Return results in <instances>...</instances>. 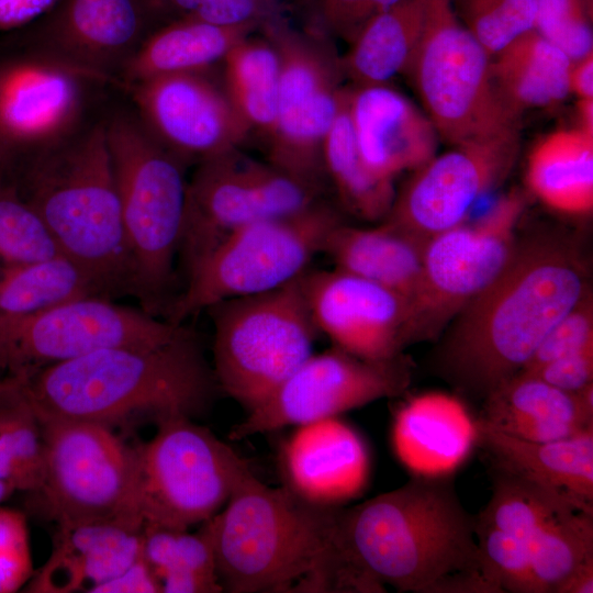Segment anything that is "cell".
Wrapping results in <instances>:
<instances>
[{"label":"cell","instance_id":"cell-1","mask_svg":"<svg viewBox=\"0 0 593 593\" xmlns=\"http://www.w3.org/2000/svg\"><path fill=\"white\" fill-rule=\"evenodd\" d=\"M580 248L569 237L518 242L496 279L449 324L436 351L443 378L473 398L518 373L550 328L590 292Z\"/></svg>","mask_w":593,"mask_h":593},{"label":"cell","instance_id":"cell-2","mask_svg":"<svg viewBox=\"0 0 593 593\" xmlns=\"http://www.w3.org/2000/svg\"><path fill=\"white\" fill-rule=\"evenodd\" d=\"M336 534L349 562L378 592L390 585L402 593H500L454 475H413L395 490L340 506Z\"/></svg>","mask_w":593,"mask_h":593},{"label":"cell","instance_id":"cell-3","mask_svg":"<svg viewBox=\"0 0 593 593\" xmlns=\"http://www.w3.org/2000/svg\"><path fill=\"white\" fill-rule=\"evenodd\" d=\"M15 379L40 419L110 427L141 416L194 419L220 391L188 327L163 343L108 347Z\"/></svg>","mask_w":593,"mask_h":593},{"label":"cell","instance_id":"cell-4","mask_svg":"<svg viewBox=\"0 0 593 593\" xmlns=\"http://www.w3.org/2000/svg\"><path fill=\"white\" fill-rule=\"evenodd\" d=\"M339 507L268 486L248 470L210 518L223 592H362L337 540Z\"/></svg>","mask_w":593,"mask_h":593},{"label":"cell","instance_id":"cell-5","mask_svg":"<svg viewBox=\"0 0 593 593\" xmlns=\"http://www.w3.org/2000/svg\"><path fill=\"white\" fill-rule=\"evenodd\" d=\"M2 168L43 220L61 255L102 296L133 293V264L105 122Z\"/></svg>","mask_w":593,"mask_h":593},{"label":"cell","instance_id":"cell-6","mask_svg":"<svg viewBox=\"0 0 593 593\" xmlns=\"http://www.w3.org/2000/svg\"><path fill=\"white\" fill-rule=\"evenodd\" d=\"M105 127L134 270L132 295L147 313L165 315L176 296L187 164L165 148L138 116L118 113Z\"/></svg>","mask_w":593,"mask_h":593},{"label":"cell","instance_id":"cell-7","mask_svg":"<svg viewBox=\"0 0 593 593\" xmlns=\"http://www.w3.org/2000/svg\"><path fill=\"white\" fill-rule=\"evenodd\" d=\"M342 223L340 211L324 199L300 212L238 228L188 273L165 320L182 324L221 301L268 292L296 280Z\"/></svg>","mask_w":593,"mask_h":593},{"label":"cell","instance_id":"cell-8","mask_svg":"<svg viewBox=\"0 0 593 593\" xmlns=\"http://www.w3.org/2000/svg\"><path fill=\"white\" fill-rule=\"evenodd\" d=\"M302 276L275 290L206 309L214 328L212 368L219 389L248 412L313 354L320 332Z\"/></svg>","mask_w":593,"mask_h":593},{"label":"cell","instance_id":"cell-9","mask_svg":"<svg viewBox=\"0 0 593 593\" xmlns=\"http://www.w3.org/2000/svg\"><path fill=\"white\" fill-rule=\"evenodd\" d=\"M491 56L450 0H428L424 31L405 71L439 139L452 146L519 134V116L491 77Z\"/></svg>","mask_w":593,"mask_h":593},{"label":"cell","instance_id":"cell-10","mask_svg":"<svg viewBox=\"0 0 593 593\" xmlns=\"http://www.w3.org/2000/svg\"><path fill=\"white\" fill-rule=\"evenodd\" d=\"M135 446L136 510L144 523L190 528L216 515L250 470L235 450L193 418L174 416Z\"/></svg>","mask_w":593,"mask_h":593},{"label":"cell","instance_id":"cell-11","mask_svg":"<svg viewBox=\"0 0 593 593\" xmlns=\"http://www.w3.org/2000/svg\"><path fill=\"white\" fill-rule=\"evenodd\" d=\"M325 191L240 147L200 161L187 184L178 250L186 277L233 232L307 209L324 200Z\"/></svg>","mask_w":593,"mask_h":593},{"label":"cell","instance_id":"cell-12","mask_svg":"<svg viewBox=\"0 0 593 593\" xmlns=\"http://www.w3.org/2000/svg\"><path fill=\"white\" fill-rule=\"evenodd\" d=\"M258 32L275 45L281 61L277 115L265 141L268 161L326 187L323 145L345 81L335 41L293 27L283 15L265 22Z\"/></svg>","mask_w":593,"mask_h":593},{"label":"cell","instance_id":"cell-13","mask_svg":"<svg viewBox=\"0 0 593 593\" xmlns=\"http://www.w3.org/2000/svg\"><path fill=\"white\" fill-rule=\"evenodd\" d=\"M525 204L522 192L511 191L474 224L462 223L427 240L407 302L403 347L436 339L496 279L514 254Z\"/></svg>","mask_w":593,"mask_h":593},{"label":"cell","instance_id":"cell-14","mask_svg":"<svg viewBox=\"0 0 593 593\" xmlns=\"http://www.w3.org/2000/svg\"><path fill=\"white\" fill-rule=\"evenodd\" d=\"M40 421L44 471L32 495L56 524L116 518L143 523L135 500V446L107 425Z\"/></svg>","mask_w":593,"mask_h":593},{"label":"cell","instance_id":"cell-15","mask_svg":"<svg viewBox=\"0 0 593 593\" xmlns=\"http://www.w3.org/2000/svg\"><path fill=\"white\" fill-rule=\"evenodd\" d=\"M184 327L103 296L65 301L0 322V374L26 378L99 349L163 343Z\"/></svg>","mask_w":593,"mask_h":593},{"label":"cell","instance_id":"cell-16","mask_svg":"<svg viewBox=\"0 0 593 593\" xmlns=\"http://www.w3.org/2000/svg\"><path fill=\"white\" fill-rule=\"evenodd\" d=\"M412 363L402 354L384 361L356 357L337 347L312 354L259 406L234 425L228 437L240 440L338 416L373 401L402 394Z\"/></svg>","mask_w":593,"mask_h":593},{"label":"cell","instance_id":"cell-17","mask_svg":"<svg viewBox=\"0 0 593 593\" xmlns=\"http://www.w3.org/2000/svg\"><path fill=\"white\" fill-rule=\"evenodd\" d=\"M163 23L150 0H57L31 23L23 47L101 81L121 75Z\"/></svg>","mask_w":593,"mask_h":593},{"label":"cell","instance_id":"cell-18","mask_svg":"<svg viewBox=\"0 0 593 593\" xmlns=\"http://www.w3.org/2000/svg\"><path fill=\"white\" fill-rule=\"evenodd\" d=\"M518 152L519 134L435 155L395 193L384 221L425 239L465 223L474 202L507 178Z\"/></svg>","mask_w":593,"mask_h":593},{"label":"cell","instance_id":"cell-19","mask_svg":"<svg viewBox=\"0 0 593 593\" xmlns=\"http://www.w3.org/2000/svg\"><path fill=\"white\" fill-rule=\"evenodd\" d=\"M209 71L159 76L131 86L138 119L187 165L240 147L253 131Z\"/></svg>","mask_w":593,"mask_h":593},{"label":"cell","instance_id":"cell-20","mask_svg":"<svg viewBox=\"0 0 593 593\" xmlns=\"http://www.w3.org/2000/svg\"><path fill=\"white\" fill-rule=\"evenodd\" d=\"M92 80L26 47L2 56L0 136L8 160L48 148L79 131L86 83Z\"/></svg>","mask_w":593,"mask_h":593},{"label":"cell","instance_id":"cell-21","mask_svg":"<svg viewBox=\"0 0 593 593\" xmlns=\"http://www.w3.org/2000/svg\"><path fill=\"white\" fill-rule=\"evenodd\" d=\"M302 283L313 321L334 347L371 361L402 354L404 298L337 267L307 270Z\"/></svg>","mask_w":593,"mask_h":593},{"label":"cell","instance_id":"cell-22","mask_svg":"<svg viewBox=\"0 0 593 593\" xmlns=\"http://www.w3.org/2000/svg\"><path fill=\"white\" fill-rule=\"evenodd\" d=\"M280 469L283 485L303 500L343 506L365 490L370 458L360 435L334 416L296 426L281 449Z\"/></svg>","mask_w":593,"mask_h":593},{"label":"cell","instance_id":"cell-23","mask_svg":"<svg viewBox=\"0 0 593 593\" xmlns=\"http://www.w3.org/2000/svg\"><path fill=\"white\" fill-rule=\"evenodd\" d=\"M346 96L359 154L374 176L393 181L436 155L439 137L433 123L389 83L346 85Z\"/></svg>","mask_w":593,"mask_h":593},{"label":"cell","instance_id":"cell-24","mask_svg":"<svg viewBox=\"0 0 593 593\" xmlns=\"http://www.w3.org/2000/svg\"><path fill=\"white\" fill-rule=\"evenodd\" d=\"M144 524L127 518L57 524L47 561L25 592H91L142 556Z\"/></svg>","mask_w":593,"mask_h":593},{"label":"cell","instance_id":"cell-25","mask_svg":"<svg viewBox=\"0 0 593 593\" xmlns=\"http://www.w3.org/2000/svg\"><path fill=\"white\" fill-rule=\"evenodd\" d=\"M477 418L451 394H417L394 413L392 447L414 477L454 475L477 446Z\"/></svg>","mask_w":593,"mask_h":593},{"label":"cell","instance_id":"cell-26","mask_svg":"<svg viewBox=\"0 0 593 593\" xmlns=\"http://www.w3.org/2000/svg\"><path fill=\"white\" fill-rule=\"evenodd\" d=\"M478 417L510 436L530 441L571 437L593 426V409L535 374L518 372L493 389Z\"/></svg>","mask_w":593,"mask_h":593},{"label":"cell","instance_id":"cell-27","mask_svg":"<svg viewBox=\"0 0 593 593\" xmlns=\"http://www.w3.org/2000/svg\"><path fill=\"white\" fill-rule=\"evenodd\" d=\"M477 446L495 467L552 488L593 510V426L559 440L530 441L477 417Z\"/></svg>","mask_w":593,"mask_h":593},{"label":"cell","instance_id":"cell-28","mask_svg":"<svg viewBox=\"0 0 593 593\" xmlns=\"http://www.w3.org/2000/svg\"><path fill=\"white\" fill-rule=\"evenodd\" d=\"M427 240L388 221L373 227L344 222L329 234L323 254L335 267L377 282L409 302L421 276Z\"/></svg>","mask_w":593,"mask_h":593},{"label":"cell","instance_id":"cell-29","mask_svg":"<svg viewBox=\"0 0 593 593\" xmlns=\"http://www.w3.org/2000/svg\"><path fill=\"white\" fill-rule=\"evenodd\" d=\"M258 30L254 24L168 21L146 36L120 76L132 86L159 76L209 71L234 45Z\"/></svg>","mask_w":593,"mask_h":593},{"label":"cell","instance_id":"cell-30","mask_svg":"<svg viewBox=\"0 0 593 593\" xmlns=\"http://www.w3.org/2000/svg\"><path fill=\"white\" fill-rule=\"evenodd\" d=\"M573 60L535 29L491 57V77L503 102L521 118L527 109L553 107L570 94Z\"/></svg>","mask_w":593,"mask_h":593},{"label":"cell","instance_id":"cell-31","mask_svg":"<svg viewBox=\"0 0 593 593\" xmlns=\"http://www.w3.org/2000/svg\"><path fill=\"white\" fill-rule=\"evenodd\" d=\"M428 0H400L373 18L342 59L350 86L388 83L404 75L422 38Z\"/></svg>","mask_w":593,"mask_h":593},{"label":"cell","instance_id":"cell-32","mask_svg":"<svg viewBox=\"0 0 593 593\" xmlns=\"http://www.w3.org/2000/svg\"><path fill=\"white\" fill-rule=\"evenodd\" d=\"M526 183L548 208L582 215L593 209V135L581 128L552 132L532 149Z\"/></svg>","mask_w":593,"mask_h":593},{"label":"cell","instance_id":"cell-33","mask_svg":"<svg viewBox=\"0 0 593 593\" xmlns=\"http://www.w3.org/2000/svg\"><path fill=\"white\" fill-rule=\"evenodd\" d=\"M323 171L339 206L357 219L382 222L395 199L393 181L374 176L366 167L355 139L347 107L346 86L342 89L336 119L324 141Z\"/></svg>","mask_w":593,"mask_h":593},{"label":"cell","instance_id":"cell-34","mask_svg":"<svg viewBox=\"0 0 593 593\" xmlns=\"http://www.w3.org/2000/svg\"><path fill=\"white\" fill-rule=\"evenodd\" d=\"M195 532L145 524L142 557L160 584V593L223 592L216 572L210 519Z\"/></svg>","mask_w":593,"mask_h":593},{"label":"cell","instance_id":"cell-35","mask_svg":"<svg viewBox=\"0 0 593 593\" xmlns=\"http://www.w3.org/2000/svg\"><path fill=\"white\" fill-rule=\"evenodd\" d=\"M221 64V81L228 98L251 131L266 141L279 99L281 61L277 48L261 33L250 34L234 45Z\"/></svg>","mask_w":593,"mask_h":593},{"label":"cell","instance_id":"cell-36","mask_svg":"<svg viewBox=\"0 0 593 593\" xmlns=\"http://www.w3.org/2000/svg\"><path fill=\"white\" fill-rule=\"evenodd\" d=\"M577 511L593 513L560 491L494 467L491 499L475 522L528 545L548 525Z\"/></svg>","mask_w":593,"mask_h":593},{"label":"cell","instance_id":"cell-37","mask_svg":"<svg viewBox=\"0 0 593 593\" xmlns=\"http://www.w3.org/2000/svg\"><path fill=\"white\" fill-rule=\"evenodd\" d=\"M88 295L102 296L94 282L64 256L32 264L0 261V322Z\"/></svg>","mask_w":593,"mask_h":593},{"label":"cell","instance_id":"cell-38","mask_svg":"<svg viewBox=\"0 0 593 593\" xmlns=\"http://www.w3.org/2000/svg\"><path fill=\"white\" fill-rule=\"evenodd\" d=\"M41 421L13 377L0 378V481L35 493L43 480Z\"/></svg>","mask_w":593,"mask_h":593},{"label":"cell","instance_id":"cell-39","mask_svg":"<svg viewBox=\"0 0 593 593\" xmlns=\"http://www.w3.org/2000/svg\"><path fill=\"white\" fill-rule=\"evenodd\" d=\"M539 593L557 588L593 559V513L577 511L542 529L528 544Z\"/></svg>","mask_w":593,"mask_h":593},{"label":"cell","instance_id":"cell-40","mask_svg":"<svg viewBox=\"0 0 593 593\" xmlns=\"http://www.w3.org/2000/svg\"><path fill=\"white\" fill-rule=\"evenodd\" d=\"M59 256L47 226L0 167V261L32 264Z\"/></svg>","mask_w":593,"mask_h":593},{"label":"cell","instance_id":"cell-41","mask_svg":"<svg viewBox=\"0 0 593 593\" xmlns=\"http://www.w3.org/2000/svg\"><path fill=\"white\" fill-rule=\"evenodd\" d=\"M463 25L492 57L535 29L537 0H450Z\"/></svg>","mask_w":593,"mask_h":593},{"label":"cell","instance_id":"cell-42","mask_svg":"<svg viewBox=\"0 0 593 593\" xmlns=\"http://www.w3.org/2000/svg\"><path fill=\"white\" fill-rule=\"evenodd\" d=\"M475 537L486 571L500 593H539L527 544L477 522Z\"/></svg>","mask_w":593,"mask_h":593},{"label":"cell","instance_id":"cell-43","mask_svg":"<svg viewBox=\"0 0 593 593\" xmlns=\"http://www.w3.org/2000/svg\"><path fill=\"white\" fill-rule=\"evenodd\" d=\"M400 0H298L302 29L350 45L377 15Z\"/></svg>","mask_w":593,"mask_h":593},{"label":"cell","instance_id":"cell-44","mask_svg":"<svg viewBox=\"0 0 593 593\" xmlns=\"http://www.w3.org/2000/svg\"><path fill=\"white\" fill-rule=\"evenodd\" d=\"M535 30L573 61L593 53V0H537Z\"/></svg>","mask_w":593,"mask_h":593},{"label":"cell","instance_id":"cell-45","mask_svg":"<svg viewBox=\"0 0 593 593\" xmlns=\"http://www.w3.org/2000/svg\"><path fill=\"white\" fill-rule=\"evenodd\" d=\"M164 23L195 20L217 25L254 24L283 15L280 0H150Z\"/></svg>","mask_w":593,"mask_h":593},{"label":"cell","instance_id":"cell-46","mask_svg":"<svg viewBox=\"0 0 593 593\" xmlns=\"http://www.w3.org/2000/svg\"><path fill=\"white\" fill-rule=\"evenodd\" d=\"M589 348H593L591 291L550 328L521 371L533 372L552 360Z\"/></svg>","mask_w":593,"mask_h":593},{"label":"cell","instance_id":"cell-47","mask_svg":"<svg viewBox=\"0 0 593 593\" xmlns=\"http://www.w3.org/2000/svg\"><path fill=\"white\" fill-rule=\"evenodd\" d=\"M33 573L26 516L0 505V593L24 589Z\"/></svg>","mask_w":593,"mask_h":593},{"label":"cell","instance_id":"cell-48","mask_svg":"<svg viewBox=\"0 0 593 593\" xmlns=\"http://www.w3.org/2000/svg\"><path fill=\"white\" fill-rule=\"evenodd\" d=\"M527 373L560 390L577 393L593 383V348L552 360Z\"/></svg>","mask_w":593,"mask_h":593},{"label":"cell","instance_id":"cell-49","mask_svg":"<svg viewBox=\"0 0 593 593\" xmlns=\"http://www.w3.org/2000/svg\"><path fill=\"white\" fill-rule=\"evenodd\" d=\"M90 593H160V584L141 556L119 574L92 589Z\"/></svg>","mask_w":593,"mask_h":593},{"label":"cell","instance_id":"cell-50","mask_svg":"<svg viewBox=\"0 0 593 593\" xmlns=\"http://www.w3.org/2000/svg\"><path fill=\"white\" fill-rule=\"evenodd\" d=\"M57 0H0V31L30 25L47 13Z\"/></svg>","mask_w":593,"mask_h":593},{"label":"cell","instance_id":"cell-51","mask_svg":"<svg viewBox=\"0 0 593 593\" xmlns=\"http://www.w3.org/2000/svg\"><path fill=\"white\" fill-rule=\"evenodd\" d=\"M569 89L578 99L593 98V53L572 63Z\"/></svg>","mask_w":593,"mask_h":593},{"label":"cell","instance_id":"cell-52","mask_svg":"<svg viewBox=\"0 0 593 593\" xmlns=\"http://www.w3.org/2000/svg\"><path fill=\"white\" fill-rule=\"evenodd\" d=\"M593 559L573 571L556 590V593H592Z\"/></svg>","mask_w":593,"mask_h":593},{"label":"cell","instance_id":"cell-53","mask_svg":"<svg viewBox=\"0 0 593 593\" xmlns=\"http://www.w3.org/2000/svg\"><path fill=\"white\" fill-rule=\"evenodd\" d=\"M578 126L589 135H593V98L578 99Z\"/></svg>","mask_w":593,"mask_h":593},{"label":"cell","instance_id":"cell-54","mask_svg":"<svg viewBox=\"0 0 593 593\" xmlns=\"http://www.w3.org/2000/svg\"><path fill=\"white\" fill-rule=\"evenodd\" d=\"M16 491L8 483L0 481V505Z\"/></svg>","mask_w":593,"mask_h":593},{"label":"cell","instance_id":"cell-55","mask_svg":"<svg viewBox=\"0 0 593 593\" xmlns=\"http://www.w3.org/2000/svg\"><path fill=\"white\" fill-rule=\"evenodd\" d=\"M8 160V152L0 136V167H2Z\"/></svg>","mask_w":593,"mask_h":593}]
</instances>
